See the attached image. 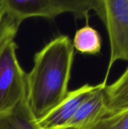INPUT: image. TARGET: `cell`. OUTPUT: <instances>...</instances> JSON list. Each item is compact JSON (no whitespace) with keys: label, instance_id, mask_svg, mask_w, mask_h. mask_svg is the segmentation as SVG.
Instances as JSON below:
<instances>
[{"label":"cell","instance_id":"cell-5","mask_svg":"<svg viewBox=\"0 0 128 129\" xmlns=\"http://www.w3.org/2000/svg\"><path fill=\"white\" fill-rule=\"evenodd\" d=\"M100 84H85L68 92L66 98L50 113L37 121L40 129H63L76 113L83 102L97 89Z\"/></svg>","mask_w":128,"mask_h":129},{"label":"cell","instance_id":"cell-2","mask_svg":"<svg viewBox=\"0 0 128 129\" xmlns=\"http://www.w3.org/2000/svg\"><path fill=\"white\" fill-rule=\"evenodd\" d=\"M12 31L0 39V115L13 110L26 97V73L17 57Z\"/></svg>","mask_w":128,"mask_h":129},{"label":"cell","instance_id":"cell-12","mask_svg":"<svg viewBox=\"0 0 128 129\" xmlns=\"http://www.w3.org/2000/svg\"><path fill=\"white\" fill-rule=\"evenodd\" d=\"M6 17V4L5 0H0V28L2 25L3 20Z\"/></svg>","mask_w":128,"mask_h":129},{"label":"cell","instance_id":"cell-7","mask_svg":"<svg viewBox=\"0 0 128 129\" xmlns=\"http://www.w3.org/2000/svg\"><path fill=\"white\" fill-rule=\"evenodd\" d=\"M0 129H40L29 110L26 97L13 110L0 115Z\"/></svg>","mask_w":128,"mask_h":129},{"label":"cell","instance_id":"cell-4","mask_svg":"<svg viewBox=\"0 0 128 129\" xmlns=\"http://www.w3.org/2000/svg\"><path fill=\"white\" fill-rule=\"evenodd\" d=\"M96 14L107 29L110 43V59L106 78L117 60L128 61V0H100Z\"/></svg>","mask_w":128,"mask_h":129},{"label":"cell","instance_id":"cell-10","mask_svg":"<svg viewBox=\"0 0 128 129\" xmlns=\"http://www.w3.org/2000/svg\"><path fill=\"white\" fill-rule=\"evenodd\" d=\"M91 129H128V108L106 116Z\"/></svg>","mask_w":128,"mask_h":129},{"label":"cell","instance_id":"cell-3","mask_svg":"<svg viewBox=\"0 0 128 129\" xmlns=\"http://www.w3.org/2000/svg\"><path fill=\"white\" fill-rule=\"evenodd\" d=\"M6 17L18 26L26 19L41 17L54 19L64 13H72L77 19L85 18L95 11L98 0H5Z\"/></svg>","mask_w":128,"mask_h":129},{"label":"cell","instance_id":"cell-11","mask_svg":"<svg viewBox=\"0 0 128 129\" xmlns=\"http://www.w3.org/2000/svg\"><path fill=\"white\" fill-rule=\"evenodd\" d=\"M18 28L19 26L14 22L5 17L0 28V39L12 31H18Z\"/></svg>","mask_w":128,"mask_h":129},{"label":"cell","instance_id":"cell-9","mask_svg":"<svg viewBox=\"0 0 128 129\" xmlns=\"http://www.w3.org/2000/svg\"><path fill=\"white\" fill-rule=\"evenodd\" d=\"M74 49L84 54H97L102 48V38L99 32L87 23L78 29L74 36Z\"/></svg>","mask_w":128,"mask_h":129},{"label":"cell","instance_id":"cell-6","mask_svg":"<svg viewBox=\"0 0 128 129\" xmlns=\"http://www.w3.org/2000/svg\"><path fill=\"white\" fill-rule=\"evenodd\" d=\"M106 85L104 82L100 83L99 88L83 102L63 129H91L109 114L104 93Z\"/></svg>","mask_w":128,"mask_h":129},{"label":"cell","instance_id":"cell-8","mask_svg":"<svg viewBox=\"0 0 128 129\" xmlns=\"http://www.w3.org/2000/svg\"><path fill=\"white\" fill-rule=\"evenodd\" d=\"M109 114L112 115L128 108V67L123 74L104 89Z\"/></svg>","mask_w":128,"mask_h":129},{"label":"cell","instance_id":"cell-1","mask_svg":"<svg viewBox=\"0 0 128 129\" xmlns=\"http://www.w3.org/2000/svg\"><path fill=\"white\" fill-rule=\"evenodd\" d=\"M74 50L70 38L60 35L35 53L33 67L26 74V101L37 121L67 95Z\"/></svg>","mask_w":128,"mask_h":129}]
</instances>
